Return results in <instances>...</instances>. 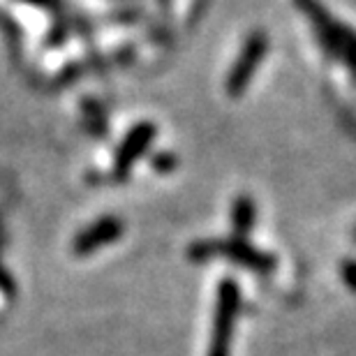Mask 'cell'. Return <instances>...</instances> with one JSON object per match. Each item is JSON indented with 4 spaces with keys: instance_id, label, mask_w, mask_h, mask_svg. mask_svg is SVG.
<instances>
[{
    "instance_id": "cell-2",
    "label": "cell",
    "mask_w": 356,
    "mask_h": 356,
    "mask_svg": "<svg viewBox=\"0 0 356 356\" xmlns=\"http://www.w3.org/2000/svg\"><path fill=\"white\" fill-rule=\"evenodd\" d=\"M213 257H227L236 264L254 270V273H270L275 268V259L270 254L257 250L245 238H225V241H197L188 248V259L206 261Z\"/></svg>"
},
{
    "instance_id": "cell-4",
    "label": "cell",
    "mask_w": 356,
    "mask_h": 356,
    "mask_svg": "<svg viewBox=\"0 0 356 356\" xmlns=\"http://www.w3.org/2000/svg\"><path fill=\"white\" fill-rule=\"evenodd\" d=\"M268 44L270 42L264 31H252L245 38L243 49H241V54L236 56V60H234V65L229 70V74H227L225 88L232 97H241L248 90L257 67L261 65V60L266 58Z\"/></svg>"
},
{
    "instance_id": "cell-6",
    "label": "cell",
    "mask_w": 356,
    "mask_h": 356,
    "mask_svg": "<svg viewBox=\"0 0 356 356\" xmlns=\"http://www.w3.org/2000/svg\"><path fill=\"white\" fill-rule=\"evenodd\" d=\"M123 220L116 216H104L76 234V238L72 241V252L79 254V257H86V254L97 252L99 248L116 243L123 236Z\"/></svg>"
},
{
    "instance_id": "cell-9",
    "label": "cell",
    "mask_w": 356,
    "mask_h": 356,
    "mask_svg": "<svg viewBox=\"0 0 356 356\" xmlns=\"http://www.w3.org/2000/svg\"><path fill=\"white\" fill-rule=\"evenodd\" d=\"M67 35H70V21H65L63 17L54 19V26L49 28V35H47V47L49 49L63 47L67 40Z\"/></svg>"
},
{
    "instance_id": "cell-11",
    "label": "cell",
    "mask_w": 356,
    "mask_h": 356,
    "mask_svg": "<svg viewBox=\"0 0 356 356\" xmlns=\"http://www.w3.org/2000/svg\"><path fill=\"white\" fill-rule=\"evenodd\" d=\"M340 275H343V280H345L347 287H350L352 291H356V261L354 259H345L343 261Z\"/></svg>"
},
{
    "instance_id": "cell-1",
    "label": "cell",
    "mask_w": 356,
    "mask_h": 356,
    "mask_svg": "<svg viewBox=\"0 0 356 356\" xmlns=\"http://www.w3.org/2000/svg\"><path fill=\"white\" fill-rule=\"evenodd\" d=\"M294 3L303 17L310 21L312 33L317 35L324 51L343 60L347 67L356 72V31L340 24L319 0H294Z\"/></svg>"
},
{
    "instance_id": "cell-8",
    "label": "cell",
    "mask_w": 356,
    "mask_h": 356,
    "mask_svg": "<svg viewBox=\"0 0 356 356\" xmlns=\"http://www.w3.org/2000/svg\"><path fill=\"white\" fill-rule=\"evenodd\" d=\"M83 116H86V125H88V130L90 134H95L97 139H102L104 134H106V116H104V109L99 106L95 99H90L86 97L83 99Z\"/></svg>"
},
{
    "instance_id": "cell-5",
    "label": "cell",
    "mask_w": 356,
    "mask_h": 356,
    "mask_svg": "<svg viewBox=\"0 0 356 356\" xmlns=\"http://www.w3.org/2000/svg\"><path fill=\"white\" fill-rule=\"evenodd\" d=\"M155 139V125L153 123H137L130 132L125 134V139L120 141L116 160H113V172L106 176V181L111 183H123L130 178L132 167L144 158V153L153 146Z\"/></svg>"
},
{
    "instance_id": "cell-13",
    "label": "cell",
    "mask_w": 356,
    "mask_h": 356,
    "mask_svg": "<svg viewBox=\"0 0 356 356\" xmlns=\"http://www.w3.org/2000/svg\"><path fill=\"white\" fill-rule=\"evenodd\" d=\"M354 241H356V229H354Z\"/></svg>"
},
{
    "instance_id": "cell-3",
    "label": "cell",
    "mask_w": 356,
    "mask_h": 356,
    "mask_svg": "<svg viewBox=\"0 0 356 356\" xmlns=\"http://www.w3.org/2000/svg\"><path fill=\"white\" fill-rule=\"evenodd\" d=\"M238 310H241L238 284L232 277H227V280L218 284V301H216V315H213L209 356H229L234 324H236Z\"/></svg>"
},
{
    "instance_id": "cell-12",
    "label": "cell",
    "mask_w": 356,
    "mask_h": 356,
    "mask_svg": "<svg viewBox=\"0 0 356 356\" xmlns=\"http://www.w3.org/2000/svg\"><path fill=\"white\" fill-rule=\"evenodd\" d=\"M19 3L40 7V10H49V12H56L60 7V0H19Z\"/></svg>"
},
{
    "instance_id": "cell-10",
    "label": "cell",
    "mask_w": 356,
    "mask_h": 356,
    "mask_svg": "<svg viewBox=\"0 0 356 356\" xmlns=\"http://www.w3.org/2000/svg\"><path fill=\"white\" fill-rule=\"evenodd\" d=\"M151 167L158 174H172L174 169L178 167V158H176L174 153H167V151L155 153L153 158H151Z\"/></svg>"
},
{
    "instance_id": "cell-7",
    "label": "cell",
    "mask_w": 356,
    "mask_h": 356,
    "mask_svg": "<svg viewBox=\"0 0 356 356\" xmlns=\"http://www.w3.org/2000/svg\"><path fill=\"white\" fill-rule=\"evenodd\" d=\"M254 220H257V206L248 195L236 197V202L232 206V227L236 238H245L250 234Z\"/></svg>"
}]
</instances>
